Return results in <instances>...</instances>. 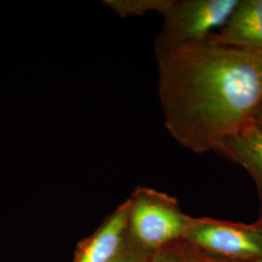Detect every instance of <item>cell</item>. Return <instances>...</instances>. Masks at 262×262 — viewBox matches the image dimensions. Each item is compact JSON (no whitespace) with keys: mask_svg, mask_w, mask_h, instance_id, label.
I'll list each match as a JSON object with an SVG mask.
<instances>
[{"mask_svg":"<svg viewBox=\"0 0 262 262\" xmlns=\"http://www.w3.org/2000/svg\"><path fill=\"white\" fill-rule=\"evenodd\" d=\"M248 262H262V258H260V259H255V260H252V261Z\"/></svg>","mask_w":262,"mask_h":262,"instance_id":"13","label":"cell"},{"mask_svg":"<svg viewBox=\"0 0 262 262\" xmlns=\"http://www.w3.org/2000/svg\"><path fill=\"white\" fill-rule=\"evenodd\" d=\"M128 202V230L142 249L154 253L184 238L191 216L181 211L174 197L142 187Z\"/></svg>","mask_w":262,"mask_h":262,"instance_id":"3","label":"cell"},{"mask_svg":"<svg viewBox=\"0 0 262 262\" xmlns=\"http://www.w3.org/2000/svg\"><path fill=\"white\" fill-rule=\"evenodd\" d=\"M166 129L195 154L215 151L262 104V53L208 40L157 56Z\"/></svg>","mask_w":262,"mask_h":262,"instance_id":"1","label":"cell"},{"mask_svg":"<svg viewBox=\"0 0 262 262\" xmlns=\"http://www.w3.org/2000/svg\"><path fill=\"white\" fill-rule=\"evenodd\" d=\"M209 40L262 53V0H240L225 26Z\"/></svg>","mask_w":262,"mask_h":262,"instance_id":"5","label":"cell"},{"mask_svg":"<svg viewBox=\"0 0 262 262\" xmlns=\"http://www.w3.org/2000/svg\"><path fill=\"white\" fill-rule=\"evenodd\" d=\"M194 255H195V262H242L205 253L196 247H194Z\"/></svg>","mask_w":262,"mask_h":262,"instance_id":"11","label":"cell"},{"mask_svg":"<svg viewBox=\"0 0 262 262\" xmlns=\"http://www.w3.org/2000/svg\"><path fill=\"white\" fill-rule=\"evenodd\" d=\"M182 240L205 253L238 261L262 258V215L252 225L191 217Z\"/></svg>","mask_w":262,"mask_h":262,"instance_id":"4","label":"cell"},{"mask_svg":"<svg viewBox=\"0 0 262 262\" xmlns=\"http://www.w3.org/2000/svg\"><path fill=\"white\" fill-rule=\"evenodd\" d=\"M261 215H262V212H261Z\"/></svg>","mask_w":262,"mask_h":262,"instance_id":"14","label":"cell"},{"mask_svg":"<svg viewBox=\"0 0 262 262\" xmlns=\"http://www.w3.org/2000/svg\"><path fill=\"white\" fill-rule=\"evenodd\" d=\"M253 122H255L258 126H260L262 128V104L260 105V107L258 108L254 118H253Z\"/></svg>","mask_w":262,"mask_h":262,"instance_id":"12","label":"cell"},{"mask_svg":"<svg viewBox=\"0 0 262 262\" xmlns=\"http://www.w3.org/2000/svg\"><path fill=\"white\" fill-rule=\"evenodd\" d=\"M128 200L110 215L98 231L83 245L75 262H111L121 252L128 232Z\"/></svg>","mask_w":262,"mask_h":262,"instance_id":"6","label":"cell"},{"mask_svg":"<svg viewBox=\"0 0 262 262\" xmlns=\"http://www.w3.org/2000/svg\"><path fill=\"white\" fill-rule=\"evenodd\" d=\"M174 0H107L105 5L110 7L120 17L142 16L149 12H158L163 15Z\"/></svg>","mask_w":262,"mask_h":262,"instance_id":"8","label":"cell"},{"mask_svg":"<svg viewBox=\"0 0 262 262\" xmlns=\"http://www.w3.org/2000/svg\"><path fill=\"white\" fill-rule=\"evenodd\" d=\"M150 262H195L194 247L185 240L172 242L151 253Z\"/></svg>","mask_w":262,"mask_h":262,"instance_id":"9","label":"cell"},{"mask_svg":"<svg viewBox=\"0 0 262 262\" xmlns=\"http://www.w3.org/2000/svg\"><path fill=\"white\" fill-rule=\"evenodd\" d=\"M240 0L175 1L162 16L155 43L156 56L177 48L208 41L225 26Z\"/></svg>","mask_w":262,"mask_h":262,"instance_id":"2","label":"cell"},{"mask_svg":"<svg viewBox=\"0 0 262 262\" xmlns=\"http://www.w3.org/2000/svg\"><path fill=\"white\" fill-rule=\"evenodd\" d=\"M215 152L242 166L253 178L262 201V128L255 122L223 141Z\"/></svg>","mask_w":262,"mask_h":262,"instance_id":"7","label":"cell"},{"mask_svg":"<svg viewBox=\"0 0 262 262\" xmlns=\"http://www.w3.org/2000/svg\"><path fill=\"white\" fill-rule=\"evenodd\" d=\"M150 252L142 249L137 244L131 246L124 243L119 254L111 262H150Z\"/></svg>","mask_w":262,"mask_h":262,"instance_id":"10","label":"cell"}]
</instances>
